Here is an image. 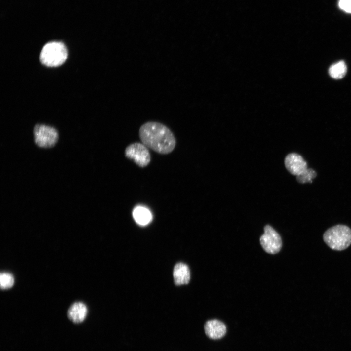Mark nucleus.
<instances>
[{
    "label": "nucleus",
    "instance_id": "f257e3e1",
    "mask_svg": "<svg viewBox=\"0 0 351 351\" xmlns=\"http://www.w3.org/2000/svg\"><path fill=\"white\" fill-rule=\"evenodd\" d=\"M139 136L147 148L160 154L171 153L176 145L173 133L165 125L159 122L148 121L139 129Z\"/></svg>",
    "mask_w": 351,
    "mask_h": 351
},
{
    "label": "nucleus",
    "instance_id": "f03ea898",
    "mask_svg": "<svg viewBox=\"0 0 351 351\" xmlns=\"http://www.w3.org/2000/svg\"><path fill=\"white\" fill-rule=\"evenodd\" d=\"M285 165L290 173L296 176V180L300 183H312V179L316 177L315 171L308 168L306 162L296 153H290L286 156Z\"/></svg>",
    "mask_w": 351,
    "mask_h": 351
},
{
    "label": "nucleus",
    "instance_id": "7ed1b4c3",
    "mask_svg": "<svg viewBox=\"0 0 351 351\" xmlns=\"http://www.w3.org/2000/svg\"><path fill=\"white\" fill-rule=\"evenodd\" d=\"M67 57L68 51L63 43L51 41L43 47L39 58L43 65L48 67H57L63 64Z\"/></svg>",
    "mask_w": 351,
    "mask_h": 351
},
{
    "label": "nucleus",
    "instance_id": "20e7f679",
    "mask_svg": "<svg viewBox=\"0 0 351 351\" xmlns=\"http://www.w3.org/2000/svg\"><path fill=\"white\" fill-rule=\"evenodd\" d=\"M323 240L332 249L344 250L351 244V229L344 225L334 226L324 233Z\"/></svg>",
    "mask_w": 351,
    "mask_h": 351
},
{
    "label": "nucleus",
    "instance_id": "39448f33",
    "mask_svg": "<svg viewBox=\"0 0 351 351\" xmlns=\"http://www.w3.org/2000/svg\"><path fill=\"white\" fill-rule=\"evenodd\" d=\"M33 134L35 143L39 148L53 147L58 139V134L56 129L45 124L36 125Z\"/></svg>",
    "mask_w": 351,
    "mask_h": 351
},
{
    "label": "nucleus",
    "instance_id": "423d86ee",
    "mask_svg": "<svg viewBox=\"0 0 351 351\" xmlns=\"http://www.w3.org/2000/svg\"><path fill=\"white\" fill-rule=\"evenodd\" d=\"M125 156L140 167H145L151 161L148 148L143 143L135 142L128 145L125 150Z\"/></svg>",
    "mask_w": 351,
    "mask_h": 351
},
{
    "label": "nucleus",
    "instance_id": "0eeeda50",
    "mask_svg": "<svg viewBox=\"0 0 351 351\" xmlns=\"http://www.w3.org/2000/svg\"><path fill=\"white\" fill-rule=\"evenodd\" d=\"M260 244L263 249L271 254L277 253L282 247V240L278 233L271 226L266 225L264 233L260 238Z\"/></svg>",
    "mask_w": 351,
    "mask_h": 351
},
{
    "label": "nucleus",
    "instance_id": "6e6552de",
    "mask_svg": "<svg viewBox=\"0 0 351 351\" xmlns=\"http://www.w3.org/2000/svg\"><path fill=\"white\" fill-rule=\"evenodd\" d=\"M206 335L212 339H219L222 338L226 332V327L221 321L213 319L207 321L204 325Z\"/></svg>",
    "mask_w": 351,
    "mask_h": 351
},
{
    "label": "nucleus",
    "instance_id": "1a4fd4ad",
    "mask_svg": "<svg viewBox=\"0 0 351 351\" xmlns=\"http://www.w3.org/2000/svg\"><path fill=\"white\" fill-rule=\"evenodd\" d=\"M88 310L85 304L81 302L73 303L67 311V317L74 323L82 322L86 318Z\"/></svg>",
    "mask_w": 351,
    "mask_h": 351
},
{
    "label": "nucleus",
    "instance_id": "9d476101",
    "mask_svg": "<svg viewBox=\"0 0 351 351\" xmlns=\"http://www.w3.org/2000/svg\"><path fill=\"white\" fill-rule=\"evenodd\" d=\"M173 276L176 285L187 284L190 278V270L187 265L182 263L176 264L174 269Z\"/></svg>",
    "mask_w": 351,
    "mask_h": 351
},
{
    "label": "nucleus",
    "instance_id": "9b49d317",
    "mask_svg": "<svg viewBox=\"0 0 351 351\" xmlns=\"http://www.w3.org/2000/svg\"><path fill=\"white\" fill-rule=\"evenodd\" d=\"M133 216L136 222L139 225L144 226L149 223L152 220V214L146 207L137 206L133 211Z\"/></svg>",
    "mask_w": 351,
    "mask_h": 351
},
{
    "label": "nucleus",
    "instance_id": "f8f14e48",
    "mask_svg": "<svg viewBox=\"0 0 351 351\" xmlns=\"http://www.w3.org/2000/svg\"><path fill=\"white\" fill-rule=\"evenodd\" d=\"M347 72V67L343 61L332 65L329 68L330 75L334 79H340L344 77Z\"/></svg>",
    "mask_w": 351,
    "mask_h": 351
},
{
    "label": "nucleus",
    "instance_id": "ddd939ff",
    "mask_svg": "<svg viewBox=\"0 0 351 351\" xmlns=\"http://www.w3.org/2000/svg\"><path fill=\"white\" fill-rule=\"evenodd\" d=\"M13 276L10 273L3 272L0 274V287L2 289L11 288L14 284Z\"/></svg>",
    "mask_w": 351,
    "mask_h": 351
},
{
    "label": "nucleus",
    "instance_id": "4468645a",
    "mask_svg": "<svg viewBox=\"0 0 351 351\" xmlns=\"http://www.w3.org/2000/svg\"><path fill=\"white\" fill-rule=\"evenodd\" d=\"M339 6L346 12L351 13V0H339Z\"/></svg>",
    "mask_w": 351,
    "mask_h": 351
}]
</instances>
